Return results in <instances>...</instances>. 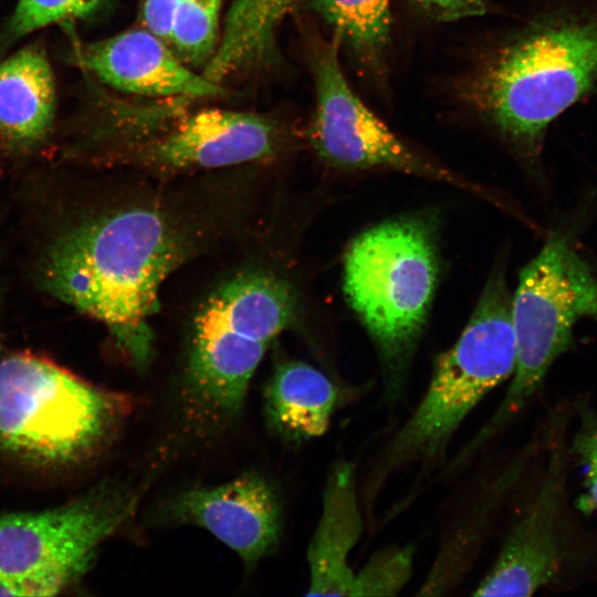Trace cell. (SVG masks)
I'll return each instance as SVG.
<instances>
[{"mask_svg": "<svg viewBox=\"0 0 597 597\" xmlns=\"http://www.w3.org/2000/svg\"><path fill=\"white\" fill-rule=\"evenodd\" d=\"M207 224L160 198L114 202L55 234L40 258L43 287L104 323L133 366L153 356L163 282L206 243Z\"/></svg>", "mask_w": 597, "mask_h": 597, "instance_id": "1", "label": "cell"}, {"mask_svg": "<svg viewBox=\"0 0 597 597\" xmlns=\"http://www.w3.org/2000/svg\"><path fill=\"white\" fill-rule=\"evenodd\" d=\"M516 345L511 297L502 269L492 271L461 336L433 364L428 387L407 418L380 444L359 479V493L369 528L388 482L412 470L409 492L385 512L379 526L398 517L417 498L420 482L438 473L448 448L467 417L482 399L510 379Z\"/></svg>", "mask_w": 597, "mask_h": 597, "instance_id": "2", "label": "cell"}, {"mask_svg": "<svg viewBox=\"0 0 597 597\" xmlns=\"http://www.w3.org/2000/svg\"><path fill=\"white\" fill-rule=\"evenodd\" d=\"M597 86V0H557L469 76L463 95L523 156Z\"/></svg>", "mask_w": 597, "mask_h": 597, "instance_id": "3", "label": "cell"}, {"mask_svg": "<svg viewBox=\"0 0 597 597\" xmlns=\"http://www.w3.org/2000/svg\"><path fill=\"white\" fill-rule=\"evenodd\" d=\"M295 312L291 285L264 270L241 272L208 295L192 322L177 394L189 438H214L237 422L266 348Z\"/></svg>", "mask_w": 597, "mask_h": 597, "instance_id": "4", "label": "cell"}, {"mask_svg": "<svg viewBox=\"0 0 597 597\" xmlns=\"http://www.w3.org/2000/svg\"><path fill=\"white\" fill-rule=\"evenodd\" d=\"M439 272L433 217L384 221L359 233L347 248L343 290L376 347L381 401L388 409L406 395Z\"/></svg>", "mask_w": 597, "mask_h": 597, "instance_id": "5", "label": "cell"}, {"mask_svg": "<svg viewBox=\"0 0 597 597\" xmlns=\"http://www.w3.org/2000/svg\"><path fill=\"white\" fill-rule=\"evenodd\" d=\"M585 316L597 317V279L567 239L554 234L522 269L511 298L516 360L506 392L446 462L447 478L463 473L513 423L568 348L575 323Z\"/></svg>", "mask_w": 597, "mask_h": 597, "instance_id": "6", "label": "cell"}, {"mask_svg": "<svg viewBox=\"0 0 597 597\" xmlns=\"http://www.w3.org/2000/svg\"><path fill=\"white\" fill-rule=\"evenodd\" d=\"M134 408L125 394L95 386L49 359H0V446L30 460L66 463L97 451Z\"/></svg>", "mask_w": 597, "mask_h": 597, "instance_id": "7", "label": "cell"}, {"mask_svg": "<svg viewBox=\"0 0 597 597\" xmlns=\"http://www.w3.org/2000/svg\"><path fill=\"white\" fill-rule=\"evenodd\" d=\"M137 494L105 484L62 507L0 516V574L22 596H53L88 569L97 548L132 516Z\"/></svg>", "mask_w": 597, "mask_h": 597, "instance_id": "8", "label": "cell"}, {"mask_svg": "<svg viewBox=\"0 0 597 597\" xmlns=\"http://www.w3.org/2000/svg\"><path fill=\"white\" fill-rule=\"evenodd\" d=\"M338 50L334 36L311 41L316 103L310 139L322 159L349 170L388 168L488 196L479 186L413 151L369 111L346 81Z\"/></svg>", "mask_w": 597, "mask_h": 597, "instance_id": "9", "label": "cell"}, {"mask_svg": "<svg viewBox=\"0 0 597 597\" xmlns=\"http://www.w3.org/2000/svg\"><path fill=\"white\" fill-rule=\"evenodd\" d=\"M170 100L145 136L109 160L160 175L220 168L274 156L283 128L264 115L222 108L188 111Z\"/></svg>", "mask_w": 597, "mask_h": 597, "instance_id": "10", "label": "cell"}, {"mask_svg": "<svg viewBox=\"0 0 597 597\" xmlns=\"http://www.w3.org/2000/svg\"><path fill=\"white\" fill-rule=\"evenodd\" d=\"M537 450V441L532 439L513 451L484 452L478 458L480 462L465 471V480L442 507L436 553L417 596L449 595L464 583Z\"/></svg>", "mask_w": 597, "mask_h": 597, "instance_id": "11", "label": "cell"}, {"mask_svg": "<svg viewBox=\"0 0 597 597\" xmlns=\"http://www.w3.org/2000/svg\"><path fill=\"white\" fill-rule=\"evenodd\" d=\"M151 519L159 525L205 528L235 552L247 567L273 553L282 531V505L274 485L259 473L170 495Z\"/></svg>", "mask_w": 597, "mask_h": 597, "instance_id": "12", "label": "cell"}, {"mask_svg": "<svg viewBox=\"0 0 597 597\" xmlns=\"http://www.w3.org/2000/svg\"><path fill=\"white\" fill-rule=\"evenodd\" d=\"M540 484L509 526L499 554L473 596H530L561 570L558 521L565 486V451L555 428Z\"/></svg>", "mask_w": 597, "mask_h": 597, "instance_id": "13", "label": "cell"}, {"mask_svg": "<svg viewBox=\"0 0 597 597\" xmlns=\"http://www.w3.org/2000/svg\"><path fill=\"white\" fill-rule=\"evenodd\" d=\"M77 59L103 83L139 96L192 101L226 93L222 85L193 72L165 40L144 27L84 44Z\"/></svg>", "mask_w": 597, "mask_h": 597, "instance_id": "14", "label": "cell"}, {"mask_svg": "<svg viewBox=\"0 0 597 597\" xmlns=\"http://www.w3.org/2000/svg\"><path fill=\"white\" fill-rule=\"evenodd\" d=\"M365 522L356 464L338 460L328 470L321 515L307 546L306 596H352L355 570L349 555L363 536Z\"/></svg>", "mask_w": 597, "mask_h": 597, "instance_id": "15", "label": "cell"}, {"mask_svg": "<svg viewBox=\"0 0 597 597\" xmlns=\"http://www.w3.org/2000/svg\"><path fill=\"white\" fill-rule=\"evenodd\" d=\"M55 84L43 50L27 46L0 62V137L13 149L41 143L55 113Z\"/></svg>", "mask_w": 597, "mask_h": 597, "instance_id": "16", "label": "cell"}, {"mask_svg": "<svg viewBox=\"0 0 597 597\" xmlns=\"http://www.w3.org/2000/svg\"><path fill=\"white\" fill-rule=\"evenodd\" d=\"M339 388L314 366L290 360L276 366L264 389L269 428L290 442L323 436L341 401Z\"/></svg>", "mask_w": 597, "mask_h": 597, "instance_id": "17", "label": "cell"}, {"mask_svg": "<svg viewBox=\"0 0 597 597\" xmlns=\"http://www.w3.org/2000/svg\"><path fill=\"white\" fill-rule=\"evenodd\" d=\"M302 0H233L221 27L217 49L202 74L222 84L264 70L279 60L276 33Z\"/></svg>", "mask_w": 597, "mask_h": 597, "instance_id": "18", "label": "cell"}, {"mask_svg": "<svg viewBox=\"0 0 597 597\" xmlns=\"http://www.w3.org/2000/svg\"><path fill=\"white\" fill-rule=\"evenodd\" d=\"M366 72L385 67L390 42V0H305Z\"/></svg>", "mask_w": 597, "mask_h": 597, "instance_id": "19", "label": "cell"}, {"mask_svg": "<svg viewBox=\"0 0 597 597\" xmlns=\"http://www.w3.org/2000/svg\"><path fill=\"white\" fill-rule=\"evenodd\" d=\"M223 0H180L169 45L187 65L206 66L220 38Z\"/></svg>", "mask_w": 597, "mask_h": 597, "instance_id": "20", "label": "cell"}, {"mask_svg": "<svg viewBox=\"0 0 597 597\" xmlns=\"http://www.w3.org/2000/svg\"><path fill=\"white\" fill-rule=\"evenodd\" d=\"M415 556V543L394 544L376 551L355 572L350 597L398 595L412 576Z\"/></svg>", "mask_w": 597, "mask_h": 597, "instance_id": "21", "label": "cell"}, {"mask_svg": "<svg viewBox=\"0 0 597 597\" xmlns=\"http://www.w3.org/2000/svg\"><path fill=\"white\" fill-rule=\"evenodd\" d=\"M105 0H18L9 21L10 40L95 12Z\"/></svg>", "mask_w": 597, "mask_h": 597, "instance_id": "22", "label": "cell"}, {"mask_svg": "<svg viewBox=\"0 0 597 597\" xmlns=\"http://www.w3.org/2000/svg\"><path fill=\"white\" fill-rule=\"evenodd\" d=\"M573 451L585 473V484L597 507V415L588 406L579 410V426L573 441Z\"/></svg>", "mask_w": 597, "mask_h": 597, "instance_id": "23", "label": "cell"}, {"mask_svg": "<svg viewBox=\"0 0 597 597\" xmlns=\"http://www.w3.org/2000/svg\"><path fill=\"white\" fill-rule=\"evenodd\" d=\"M429 18L437 21L482 15L486 11L485 0H413Z\"/></svg>", "mask_w": 597, "mask_h": 597, "instance_id": "24", "label": "cell"}, {"mask_svg": "<svg viewBox=\"0 0 597 597\" xmlns=\"http://www.w3.org/2000/svg\"><path fill=\"white\" fill-rule=\"evenodd\" d=\"M180 0H142L143 27L169 44L175 13Z\"/></svg>", "mask_w": 597, "mask_h": 597, "instance_id": "25", "label": "cell"}]
</instances>
